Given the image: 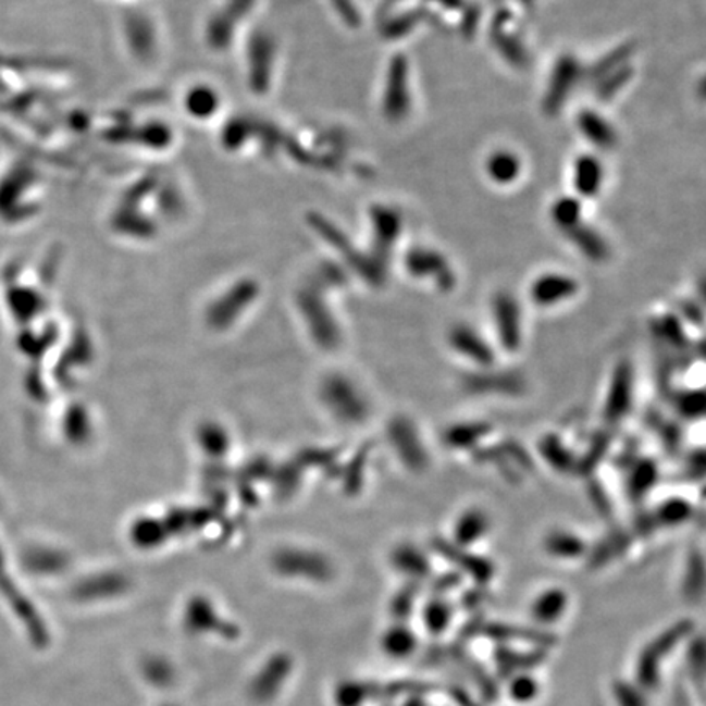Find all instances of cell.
Segmentation results:
<instances>
[{
  "instance_id": "cell-1",
  "label": "cell",
  "mask_w": 706,
  "mask_h": 706,
  "mask_svg": "<svg viewBox=\"0 0 706 706\" xmlns=\"http://www.w3.org/2000/svg\"><path fill=\"white\" fill-rule=\"evenodd\" d=\"M634 376L630 362L615 367L605 399L604 418L608 424H618L630 414L633 408Z\"/></svg>"
},
{
  "instance_id": "cell-2",
  "label": "cell",
  "mask_w": 706,
  "mask_h": 706,
  "mask_svg": "<svg viewBox=\"0 0 706 706\" xmlns=\"http://www.w3.org/2000/svg\"><path fill=\"white\" fill-rule=\"evenodd\" d=\"M581 77L582 66L575 58L569 54L559 58L549 77L548 89L543 100L546 112L558 113L561 107H565L566 100L571 97L572 90L581 83Z\"/></svg>"
},
{
  "instance_id": "cell-3",
  "label": "cell",
  "mask_w": 706,
  "mask_h": 706,
  "mask_svg": "<svg viewBox=\"0 0 706 706\" xmlns=\"http://www.w3.org/2000/svg\"><path fill=\"white\" fill-rule=\"evenodd\" d=\"M493 319L500 345L507 351L519 350L522 344V318L516 296L499 292L493 298Z\"/></svg>"
},
{
  "instance_id": "cell-4",
  "label": "cell",
  "mask_w": 706,
  "mask_h": 706,
  "mask_svg": "<svg viewBox=\"0 0 706 706\" xmlns=\"http://www.w3.org/2000/svg\"><path fill=\"white\" fill-rule=\"evenodd\" d=\"M579 283L565 273H545L533 280L530 298L540 308H553L578 295Z\"/></svg>"
},
{
  "instance_id": "cell-5",
  "label": "cell",
  "mask_w": 706,
  "mask_h": 706,
  "mask_svg": "<svg viewBox=\"0 0 706 706\" xmlns=\"http://www.w3.org/2000/svg\"><path fill=\"white\" fill-rule=\"evenodd\" d=\"M450 344L454 345L455 350L460 351L461 356L483 369H491L496 362L494 348L473 327L468 325L455 327L450 334Z\"/></svg>"
},
{
  "instance_id": "cell-6",
  "label": "cell",
  "mask_w": 706,
  "mask_h": 706,
  "mask_svg": "<svg viewBox=\"0 0 706 706\" xmlns=\"http://www.w3.org/2000/svg\"><path fill=\"white\" fill-rule=\"evenodd\" d=\"M605 181V169L600 159L592 154L579 156L572 168V185L582 198L597 197Z\"/></svg>"
},
{
  "instance_id": "cell-7",
  "label": "cell",
  "mask_w": 706,
  "mask_h": 706,
  "mask_svg": "<svg viewBox=\"0 0 706 706\" xmlns=\"http://www.w3.org/2000/svg\"><path fill=\"white\" fill-rule=\"evenodd\" d=\"M578 128L592 146L602 151H610L617 146L618 136L614 126L595 110H582L579 113Z\"/></svg>"
},
{
  "instance_id": "cell-8",
  "label": "cell",
  "mask_w": 706,
  "mask_h": 706,
  "mask_svg": "<svg viewBox=\"0 0 706 706\" xmlns=\"http://www.w3.org/2000/svg\"><path fill=\"white\" fill-rule=\"evenodd\" d=\"M467 388L478 395H520L523 380L513 373L484 372L467 380Z\"/></svg>"
},
{
  "instance_id": "cell-9",
  "label": "cell",
  "mask_w": 706,
  "mask_h": 706,
  "mask_svg": "<svg viewBox=\"0 0 706 706\" xmlns=\"http://www.w3.org/2000/svg\"><path fill=\"white\" fill-rule=\"evenodd\" d=\"M566 237L574 244L575 249L595 263L605 262L610 256V247L598 231L594 227L585 226L584 223L575 226L574 230L566 233Z\"/></svg>"
},
{
  "instance_id": "cell-10",
  "label": "cell",
  "mask_w": 706,
  "mask_h": 706,
  "mask_svg": "<svg viewBox=\"0 0 706 706\" xmlns=\"http://www.w3.org/2000/svg\"><path fill=\"white\" fill-rule=\"evenodd\" d=\"M465 549L467 548L450 546L447 543L441 546V552L444 553V556L455 561V565L460 566L468 574L473 575L478 584H487L494 578V571H496L493 562L490 559L473 555V553L465 552Z\"/></svg>"
},
{
  "instance_id": "cell-11",
  "label": "cell",
  "mask_w": 706,
  "mask_h": 706,
  "mask_svg": "<svg viewBox=\"0 0 706 706\" xmlns=\"http://www.w3.org/2000/svg\"><path fill=\"white\" fill-rule=\"evenodd\" d=\"M491 529V519L484 510L470 509L458 519L455 525V542L461 548H468L470 545L480 542L483 536L487 535Z\"/></svg>"
},
{
  "instance_id": "cell-12",
  "label": "cell",
  "mask_w": 706,
  "mask_h": 706,
  "mask_svg": "<svg viewBox=\"0 0 706 706\" xmlns=\"http://www.w3.org/2000/svg\"><path fill=\"white\" fill-rule=\"evenodd\" d=\"M486 174L494 184L510 185L522 174V161L509 149L494 151L486 161Z\"/></svg>"
},
{
  "instance_id": "cell-13",
  "label": "cell",
  "mask_w": 706,
  "mask_h": 706,
  "mask_svg": "<svg viewBox=\"0 0 706 706\" xmlns=\"http://www.w3.org/2000/svg\"><path fill=\"white\" fill-rule=\"evenodd\" d=\"M568 608V594L561 589H548L542 592L532 604V617L538 623H556Z\"/></svg>"
},
{
  "instance_id": "cell-14",
  "label": "cell",
  "mask_w": 706,
  "mask_h": 706,
  "mask_svg": "<svg viewBox=\"0 0 706 706\" xmlns=\"http://www.w3.org/2000/svg\"><path fill=\"white\" fill-rule=\"evenodd\" d=\"M538 448L543 460H545L553 470L558 471V473L566 474L578 471V460H575L571 450L562 444V441L558 435H545V437L542 438V442H540Z\"/></svg>"
},
{
  "instance_id": "cell-15",
  "label": "cell",
  "mask_w": 706,
  "mask_h": 706,
  "mask_svg": "<svg viewBox=\"0 0 706 706\" xmlns=\"http://www.w3.org/2000/svg\"><path fill=\"white\" fill-rule=\"evenodd\" d=\"M543 546L548 555L562 559L581 558L587 552L584 540L568 530H553L545 536Z\"/></svg>"
},
{
  "instance_id": "cell-16",
  "label": "cell",
  "mask_w": 706,
  "mask_h": 706,
  "mask_svg": "<svg viewBox=\"0 0 706 706\" xmlns=\"http://www.w3.org/2000/svg\"><path fill=\"white\" fill-rule=\"evenodd\" d=\"M491 429L493 428L487 422H465V424H457L448 429L445 442L448 447L467 450V448L476 447L486 435H490Z\"/></svg>"
},
{
  "instance_id": "cell-17",
  "label": "cell",
  "mask_w": 706,
  "mask_h": 706,
  "mask_svg": "<svg viewBox=\"0 0 706 706\" xmlns=\"http://www.w3.org/2000/svg\"><path fill=\"white\" fill-rule=\"evenodd\" d=\"M659 470L653 460H641L634 465L628 474V494L631 499L640 500L656 486Z\"/></svg>"
},
{
  "instance_id": "cell-18",
  "label": "cell",
  "mask_w": 706,
  "mask_h": 706,
  "mask_svg": "<svg viewBox=\"0 0 706 706\" xmlns=\"http://www.w3.org/2000/svg\"><path fill=\"white\" fill-rule=\"evenodd\" d=\"M706 568L703 556L698 552H690L686 559L685 575H683L682 592L686 600H696L705 592Z\"/></svg>"
},
{
  "instance_id": "cell-19",
  "label": "cell",
  "mask_w": 706,
  "mask_h": 706,
  "mask_svg": "<svg viewBox=\"0 0 706 706\" xmlns=\"http://www.w3.org/2000/svg\"><path fill=\"white\" fill-rule=\"evenodd\" d=\"M552 221L562 233H569L582 223V203L578 197H561L553 203Z\"/></svg>"
},
{
  "instance_id": "cell-20",
  "label": "cell",
  "mask_w": 706,
  "mask_h": 706,
  "mask_svg": "<svg viewBox=\"0 0 706 706\" xmlns=\"http://www.w3.org/2000/svg\"><path fill=\"white\" fill-rule=\"evenodd\" d=\"M693 510L686 500L670 499L660 504L654 513L653 525L660 527H679L689 522L692 517Z\"/></svg>"
},
{
  "instance_id": "cell-21",
  "label": "cell",
  "mask_w": 706,
  "mask_h": 706,
  "mask_svg": "<svg viewBox=\"0 0 706 706\" xmlns=\"http://www.w3.org/2000/svg\"><path fill=\"white\" fill-rule=\"evenodd\" d=\"M677 411L682 418L689 421L705 418L706 416V393L705 392H683L677 398Z\"/></svg>"
},
{
  "instance_id": "cell-22",
  "label": "cell",
  "mask_w": 706,
  "mask_h": 706,
  "mask_svg": "<svg viewBox=\"0 0 706 706\" xmlns=\"http://www.w3.org/2000/svg\"><path fill=\"white\" fill-rule=\"evenodd\" d=\"M509 695L516 702H532L538 695V682L533 677L527 676V673L513 677L510 680Z\"/></svg>"
},
{
  "instance_id": "cell-23",
  "label": "cell",
  "mask_w": 706,
  "mask_h": 706,
  "mask_svg": "<svg viewBox=\"0 0 706 706\" xmlns=\"http://www.w3.org/2000/svg\"><path fill=\"white\" fill-rule=\"evenodd\" d=\"M607 448V437H604V435H602V437L595 438L594 445H592L591 447V451H587V455H585V457L582 458L581 461H578V471L585 473V470H591V468H594L595 465H597V461L600 460L602 457H604Z\"/></svg>"
},
{
  "instance_id": "cell-24",
  "label": "cell",
  "mask_w": 706,
  "mask_h": 706,
  "mask_svg": "<svg viewBox=\"0 0 706 706\" xmlns=\"http://www.w3.org/2000/svg\"><path fill=\"white\" fill-rule=\"evenodd\" d=\"M662 327L664 335H666L667 340L670 344L677 345V347H683L685 345V334H683L682 329L677 325L676 319L667 318L666 321L660 324Z\"/></svg>"
},
{
  "instance_id": "cell-25",
  "label": "cell",
  "mask_w": 706,
  "mask_h": 706,
  "mask_svg": "<svg viewBox=\"0 0 706 706\" xmlns=\"http://www.w3.org/2000/svg\"><path fill=\"white\" fill-rule=\"evenodd\" d=\"M617 698L620 706H647L643 696L628 685L618 686Z\"/></svg>"
},
{
  "instance_id": "cell-26",
  "label": "cell",
  "mask_w": 706,
  "mask_h": 706,
  "mask_svg": "<svg viewBox=\"0 0 706 706\" xmlns=\"http://www.w3.org/2000/svg\"><path fill=\"white\" fill-rule=\"evenodd\" d=\"M698 92L699 96H702V99L706 102V76H703L702 80H699Z\"/></svg>"
}]
</instances>
